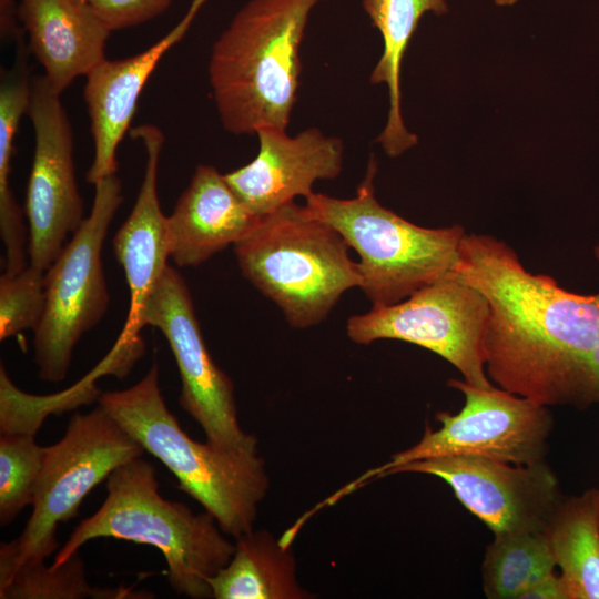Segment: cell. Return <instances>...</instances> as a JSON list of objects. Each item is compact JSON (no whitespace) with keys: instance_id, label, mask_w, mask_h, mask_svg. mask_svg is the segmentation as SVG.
Returning <instances> with one entry per match:
<instances>
[{"instance_id":"5b68a950","label":"cell","mask_w":599,"mask_h":599,"mask_svg":"<svg viewBox=\"0 0 599 599\" xmlns=\"http://www.w3.org/2000/svg\"><path fill=\"white\" fill-rule=\"evenodd\" d=\"M349 245L328 223L291 202L262 216L234 245L243 276L306 328L321 323L349 288L359 287Z\"/></svg>"},{"instance_id":"52a82bcc","label":"cell","mask_w":599,"mask_h":599,"mask_svg":"<svg viewBox=\"0 0 599 599\" xmlns=\"http://www.w3.org/2000/svg\"><path fill=\"white\" fill-rule=\"evenodd\" d=\"M144 448L101 405L74 414L63 437L45 447L32 512L20 536L0 546V571L45 561L58 549L57 529L79 514L85 496Z\"/></svg>"},{"instance_id":"8fae6325","label":"cell","mask_w":599,"mask_h":599,"mask_svg":"<svg viewBox=\"0 0 599 599\" xmlns=\"http://www.w3.org/2000/svg\"><path fill=\"white\" fill-rule=\"evenodd\" d=\"M141 325L159 328L175 358L181 407L202 427L211 445L257 453V439L241 428L234 385L214 363L202 336L190 290L167 265L144 305Z\"/></svg>"},{"instance_id":"ffe728a7","label":"cell","mask_w":599,"mask_h":599,"mask_svg":"<svg viewBox=\"0 0 599 599\" xmlns=\"http://www.w3.org/2000/svg\"><path fill=\"white\" fill-rule=\"evenodd\" d=\"M230 561L210 578L215 599H309L296 576L291 546L268 530H252L237 538Z\"/></svg>"},{"instance_id":"1f68e13d","label":"cell","mask_w":599,"mask_h":599,"mask_svg":"<svg viewBox=\"0 0 599 599\" xmlns=\"http://www.w3.org/2000/svg\"><path fill=\"white\" fill-rule=\"evenodd\" d=\"M597 495H598V507H599V487L597 488Z\"/></svg>"},{"instance_id":"9c48e42d","label":"cell","mask_w":599,"mask_h":599,"mask_svg":"<svg viewBox=\"0 0 599 599\" xmlns=\"http://www.w3.org/2000/svg\"><path fill=\"white\" fill-rule=\"evenodd\" d=\"M89 216L45 272V307L34 333V363L43 382L68 375L73 349L83 334L104 316L110 295L102 250L109 226L123 201L116 174L94 184Z\"/></svg>"},{"instance_id":"5bb4252c","label":"cell","mask_w":599,"mask_h":599,"mask_svg":"<svg viewBox=\"0 0 599 599\" xmlns=\"http://www.w3.org/2000/svg\"><path fill=\"white\" fill-rule=\"evenodd\" d=\"M258 152L246 165L224 174L236 195L256 215L264 216L309 196L319 180H333L343 169L344 145L335 136L309 128L294 136L286 130L256 132Z\"/></svg>"},{"instance_id":"9a60e30c","label":"cell","mask_w":599,"mask_h":599,"mask_svg":"<svg viewBox=\"0 0 599 599\" xmlns=\"http://www.w3.org/2000/svg\"><path fill=\"white\" fill-rule=\"evenodd\" d=\"M131 136L142 141L146 162L135 203L113 237L114 254L130 292L128 317L113 349L142 355V312L169 265L171 246L167 216L161 210L158 194V169L164 134L155 125L143 124L132 129Z\"/></svg>"},{"instance_id":"4dcf8cb0","label":"cell","mask_w":599,"mask_h":599,"mask_svg":"<svg viewBox=\"0 0 599 599\" xmlns=\"http://www.w3.org/2000/svg\"><path fill=\"white\" fill-rule=\"evenodd\" d=\"M497 6H514L519 0H493Z\"/></svg>"},{"instance_id":"cb8c5ba5","label":"cell","mask_w":599,"mask_h":599,"mask_svg":"<svg viewBox=\"0 0 599 599\" xmlns=\"http://www.w3.org/2000/svg\"><path fill=\"white\" fill-rule=\"evenodd\" d=\"M146 591L132 588L92 587L85 575V567L79 552L64 564L52 567L45 561L23 564L0 571L1 599H146L153 598Z\"/></svg>"},{"instance_id":"ba28073f","label":"cell","mask_w":599,"mask_h":599,"mask_svg":"<svg viewBox=\"0 0 599 599\" xmlns=\"http://www.w3.org/2000/svg\"><path fill=\"white\" fill-rule=\"evenodd\" d=\"M448 385L465 396V405L457 414L437 413L438 429L427 426L418 443L367 470L329 496L328 502L333 505L372 479L392 475L416 460L474 456L528 465L545 459L552 429L547 406L495 386L480 388L456 378Z\"/></svg>"},{"instance_id":"8992f818","label":"cell","mask_w":599,"mask_h":599,"mask_svg":"<svg viewBox=\"0 0 599 599\" xmlns=\"http://www.w3.org/2000/svg\"><path fill=\"white\" fill-rule=\"evenodd\" d=\"M377 162L372 154L366 174L352 199L312 193L307 210L333 226L359 256V288L372 307L396 304L420 287L456 273L465 236L460 225H416L375 196Z\"/></svg>"},{"instance_id":"f1b7e54d","label":"cell","mask_w":599,"mask_h":599,"mask_svg":"<svg viewBox=\"0 0 599 599\" xmlns=\"http://www.w3.org/2000/svg\"><path fill=\"white\" fill-rule=\"evenodd\" d=\"M16 16L19 17L18 9L16 10L14 0H0V30L2 39L10 38L19 39L20 30L18 28Z\"/></svg>"},{"instance_id":"4316f807","label":"cell","mask_w":599,"mask_h":599,"mask_svg":"<svg viewBox=\"0 0 599 599\" xmlns=\"http://www.w3.org/2000/svg\"><path fill=\"white\" fill-rule=\"evenodd\" d=\"M110 29L121 30L146 22L164 12L172 0H84Z\"/></svg>"},{"instance_id":"7402d4cb","label":"cell","mask_w":599,"mask_h":599,"mask_svg":"<svg viewBox=\"0 0 599 599\" xmlns=\"http://www.w3.org/2000/svg\"><path fill=\"white\" fill-rule=\"evenodd\" d=\"M27 49L21 41L14 63L1 72L0 82V235L4 247L3 268L9 272L29 264V234L10 186L16 133L21 116L28 111L31 90Z\"/></svg>"},{"instance_id":"3957f363","label":"cell","mask_w":599,"mask_h":599,"mask_svg":"<svg viewBox=\"0 0 599 599\" xmlns=\"http://www.w3.org/2000/svg\"><path fill=\"white\" fill-rule=\"evenodd\" d=\"M106 493L100 508L73 529L52 567L64 564L92 539L128 540L162 552L170 586L177 595L213 598L209 580L226 566L235 546L210 512L195 514L182 502L164 499L154 466L142 457L115 468L106 478Z\"/></svg>"},{"instance_id":"7a4b0ae2","label":"cell","mask_w":599,"mask_h":599,"mask_svg":"<svg viewBox=\"0 0 599 599\" xmlns=\"http://www.w3.org/2000/svg\"><path fill=\"white\" fill-rule=\"evenodd\" d=\"M321 1L250 0L215 41L209 79L227 132L286 130L300 88L301 43Z\"/></svg>"},{"instance_id":"6da1fadb","label":"cell","mask_w":599,"mask_h":599,"mask_svg":"<svg viewBox=\"0 0 599 599\" xmlns=\"http://www.w3.org/2000/svg\"><path fill=\"white\" fill-rule=\"evenodd\" d=\"M599 262V246L595 248ZM456 275L488 300L489 379L544 406L599 403L589 357L599 347V293L579 295L532 274L507 243L465 234Z\"/></svg>"},{"instance_id":"484cf974","label":"cell","mask_w":599,"mask_h":599,"mask_svg":"<svg viewBox=\"0 0 599 599\" xmlns=\"http://www.w3.org/2000/svg\"><path fill=\"white\" fill-rule=\"evenodd\" d=\"M45 273L28 265L0 276V341L39 326L45 307Z\"/></svg>"},{"instance_id":"30bf717a","label":"cell","mask_w":599,"mask_h":599,"mask_svg":"<svg viewBox=\"0 0 599 599\" xmlns=\"http://www.w3.org/2000/svg\"><path fill=\"white\" fill-rule=\"evenodd\" d=\"M488 316L486 296L453 273L396 304L351 316L346 332L356 344L397 339L424 347L454 365L468 384L491 388L484 349Z\"/></svg>"},{"instance_id":"83f0119b","label":"cell","mask_w":599,"mask_h":599,"mask_svg":"<svg viewBox=\"0 0 599 599\" xmlns=\"http://www.w3.org/2000/svg\"><path fill=\"white\" fill-rule=\"evenodd\" d=\"M520 599H566L562 582L555 572L528 589Z\"/></svg>"},{"instance_id":"d4e9b609","label":"cell","mask_w":599,"mask_h":599,"mask_svg":"<svg viewBox=\"0 0 599 599\" xmlns=\"http://www.w3.org/2000/svg\"><path fill=\"white\" fill-rule=\"evenodd\" d=\"M35 433L26 429L0 435V525L7 526L32 506L42 470L45 447L35 443Z\"/></svg>"},{"instance_id":"ac0fdd59","label":"cell","mask_w":599,"mask_h":599,"mask_svg":"<svg viewBox=\"0 0 599 599\" xmlns=\"http://www.w3.org/2000/svg\"><path fill=\"white\" fill-rule=\"evenodd\" d=\"M18 11L28 50L55 92L106 59L111 31L84 0H21Z\"/></svg>"},{"instance_id":"2e32d148","label":"cell","mask_w":599,"mask_h":599,"mask_svg":"<svg viewBox=\"0 0 599 599\" xmlns=\"http://www.w3.org/2000/svg\"><path fill=\"white\" fill-rule=\"evenodd\" d=\"M204 0H194L185 17L146 50L123 59H104L87 74L83 97L90 116L93 161L87 181L116 174V150L136 111L140 94L162 57L179 42Z\"/></svg>"},{"instance_id":"277c9868","label":"cell","mask_w":599,"mask_h":599,"mask_svg":"<svg viewBox=\"0 0 599 599\" xmlns=\"http://www.w3.org/2000/svg\"><path fill=\"white\" fill-rule=\"evenodd\" d=\"M99 405L166 466L180 489L203 506L225 535L237 538L254 529L270 486L264 459L192 439L165 404L156 363L133 386L102 393Z\"/></svg>"},{"instance_id":"603a6c76","label":"cell","mask_w":599,"mask_h":599,"mask_svg":"<svg viewBox=\"0 0 599 599\" xmlns=\"http://www.w3.org/2000/svg\"><path fill=\"white\" fill-rule=\"evenodd\" d=\"M556 568L545 531L494 534L483 566V589L489 599H520Z\"/></svg>"},{"instance_id":"d6986e66","label":"cell","mask_w":599,"mask_h":599,"mask_svg":"<svg viewBox=\"0 0 599 599\" xmlns=\"http://www.w3.org/2000/svg\"><path fill=\"white\" fill-rule=\"evenodd\" d=\"M362 3L383 39V53L369 81L372 84H386L389 99L386 125L376 141L388 156L396 158L418 142L402 116V60L420 18L427 12L444 14L448 7L446 0H363Z\"/></svg>"},{"instance_id":"4fadbf2b","label":"cell","mask_w":599,"mask_h":599,"mask_svg":"<svg viewBox=\"0 0 599 599\" xmlns=\"http://www.w3.org/2000/svg\"><path fill=\"white\" fill-rule=\"evenodd\" d=\"M398 473L440 478L494 534L545 531L564 497L559 480L545 459L515 465L483 457L449 456L416 460L393 471Z\"/></svg>"},{"instance_id":"f546056e","label":"cell","mask_w":599,"mask_h":599,"mask_svg":"<svg viewBox=\"0 0 599 599\" xmlns=\"http://www.w3.org/2000/svg\"><path fill=\"white\" fill-rule=\"evenodd\" d=\"M588 364L593 377L599 384V347L590 355Z\"/></svg>"},{"instance_id":"e0dca14e","label":"cell","mask_w":599,"mask_h":599,"mask_svg":"<svg viewBox=\"0 0 599 599\" xmlns=\"http://www.w3.org/2000/svg\"><path fill=\"white\" fill-rule=\"evenodd\" d=\"M212 165H197L167 216L171 255L177 266H197L235 245L260 219Z\"/></svg>"},{"instance_id":"44dd1931","label":"cell","mask_w":599,"mask_h":599,"mask_svg":"<svg viewBox=\"0 0 599 599\" xmlns=\"http://www.w3.org/2000/svg\"><path fill=\"white\" fill-rule=\"evenodd\" d=\"M566 599H599L597 488L564 496L545 530Z\"/></svg>"},{"instance_id":"7c38bea8","label":"cell","mask_w":599,"mask_h":599,"mask_svg":"<svg viewBox=\"0 0 599 599\" xmlns=\"http://www.w3.org/2000/svg\"><path fill=\"white\" fill-rule=\"evenodd\" d=\"M27 113L35 135L26 199L29 265L45 273L84 221L83 204L74 173L72 128L60 93L44 75L31 80Z\"/></svg>"}]
</instances>
